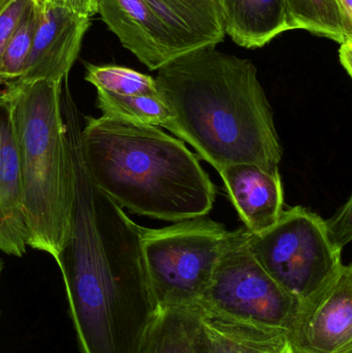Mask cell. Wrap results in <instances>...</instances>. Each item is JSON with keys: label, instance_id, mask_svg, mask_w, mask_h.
Instances as JSON below:
<instances>
[{"label": "cell", "instance_id": "cell-23", "mask_svg": "<svg viewBox=\"0 0 352 353\" xmlns=\"http://www.w3.org/2000/svg\"><path fill=\"white\" fill-rule=\"evenodd\" d=\"M47 2L68 8L87 18L91 19L97 14V0H47Z\"/></svg>", "mask_w": 352, "mask_h": 353}, {"label": "cell", "instance_id": "cell-21", "mask_svg": "<svg viewBox=\"0 0 352 353\" xmlns=\"http://www.w3.org/2000/svg\"><path fill=\"white\" fill-rule=\"evenodd\" d=\"M352 199L338 209L334 216L326 220L327 228L335 246L342 250L352 238Z\"/></svg>", "mask_w": 352, "mask_h": 353}, {"label": "cell", "instance_id": "cell-29", "mask_svg": "<svg viewBox=\"0 0 352 353\" xmlns=\"http://www.w3.org/2000/svg\"><path fill=\"white\" fill-rule=\"evenodd\" d=\"M34 2H37V3H45V2H47V0H34Z\"/></svg>", "mask_w": 352, "mask_h": 353}, {"label": "cell", "instance_id": "cell-26", "mask_svg": "<svg viewBox=\"0 0 352 353\" xmlns=\"http://www.w3.org/2000/svg\"><path fill=\"white\" fill-rule=\"evenodd\" d=\"M14 1V0H0V16L6 12V8Z\"/></svg>", "mask_w": 352, "mask_h": 353}, {"label": "cell", "instance_id": "cell-4", "mask_svg": "<svg viewBox=\"0 0 352 353\" xmlns=\"http://www.w3.org/2000/svg\"><path fill=\"white\" fill-rule=\"evenodd\" d=\"M27 246L57 259L72 228V176L61 83L10 81Z\"/></svg>", "mask_w": 352, "mask_h": 353}, {"label": "cell", "instance_id": "cell-20", "mask_svg": "<svg viewBox=\"0 0 352 353\" xmlns=\"http://www.w3.org/2000/svg\"><path fill=\"white\" fill-rule=\"evenodd\" d=\"M39 21V8L34 0L25 10L18 27L10 37L0 62V84L6 85L22 76L32 47Z\"/></svg>", "mask_w": 352, "mask_h": 353}, {"label": "cell", "instance_id": "cell-18", "mask_svg": "<svg viewBox=\"0 0 352 353\" xmlns=\"http://www.w3.org/2000/svg\"><path fill=\"white\" fill-rule=\"evenodd\" d=\"M96 107L105 117L158 128H163L169 118V111L158 95L123 97L97 89Z\"/></svg>", "mask_w": 352, "mask_h": 353}, {"label": "cell", "instance_id": "cell-28", "mask_svg": "<svg viewBox=\"0 0 352 353\" xmlns=\"http://www.w3.org/2000/svg\"><path fill=\"white\" fill-rule=\"evenodd\" d=\"M281 353H293V350H291V346H287V348H285L284 350H283Z\"/></svg>", "mask_w": 352, "mask_h": 353}, {"label": "cell", "instance_id": "cell-7", "mask_svg": "<svg viewBox=\"0 0 352 353\" xmlns=\"http://www.w3.org/2000/svg\"><path fill=\"white\" fill-rule=\"evenodd\" d=\"M247 234L246 228L229 230L210 285L196 307L217 316L287 333L299 304L254 259Z\"/></svg>", "mask_w": 352, "mask_h": 353}, {"label": "cell", "instance_id": "cell-16", "mask_svg": "<svg viewBox=\"0 0 352 353\" xmlns=\"http://www.w3.org/2000/svg\"><path fill=\"white\" fill-rule=\"evenodd\" d=\"M142 353H209L200 309L157 311Z\"/></svg>", "mask_w": 352, "mask_h": 353}, {"label": "cell", "instance_id": "cell-13", "mask_svg": "<svg viewBox=\"0 0 352 353\" xmlns=\"http://www.w3.org/2000/svg\"><path fill=\"white\" fill-rule=\"evenodd\" d=\"M171 39L176 58L216 48L225 37L219 0H144Z\"/></svg>", "mask_w": 352, "mask_h": 353}, {"label": "cell", "instance_id": "cell-3", "mask_svg": "<svg viewBox=\"0 0 352 353\" xmlns=\"http://www.w3.org/2000/svg\"><path fill=\"white\" fill-rule=\"evenodd\" d=\"M83 163L89 178L130 213L179 222L208 215L216 188L183 141L158 126L85 117Z\"/></svg>", "mask_w": 352, "mask_h": 353}, {"label": "cell", "instance_id": "cell-11", "mask_svg": "<svg viewBox=\"0 0 352 353\" xmlns=\"http://www.w3.org/2000/svg\"><path fill=\"white\" fill-rule=\"evenodd\" d=\"M218 173L248 232L262 234L278 221L284 203L279 172L253 163H234Z\"/></svg>", "mask_w": 352, "mask_h": 353}, {"label": "cell", "instance_id": "cell-19", "mask_svg": "<svg viewBox=\"0 0 352 353\" xmlns=\"http://www.w3.org/2000/svg\"><path fill=\"white\" fill-rule=\"evenodd\" d=\"M85 80L99 90L123 97H155L156 83L153 77L118 65L86 64Z\"/></svg>", "mask_w": 352, "mask_h": 353}, {"label": "cell", "instance_id": "cell-15", "mask_svg": "<svg viewBox=\"0 0 352 353\" xmlns=\"http://www.w3.org/2000/svg\"><path fill=\"white\" fill-rule=\"evenodd\" d=\"M200 312L209 353H281L289 345L280 330Z\"/></svg>", "mask_w": 352, "mask_h": 353}, {"label": "cell", "instance_id": "cell-2", "mask_svg": "<svg viewBox=\"0 0 352 353\" xmlns=\"http://www.w3.org/2000/svg\"><path fill=\"white\" fill-rule=\"evenodd\" d=\"M154 79L169 111L163 128L215 170L253 163L279 172L282 146L251 60L205 48L172 60Z\"/></svg>", "mask_w": 352, "mask_h": 353}, {"label": "cell", "instance_id": "cell-1", "mask_svg": "<svg viewBox=\"0 0 352 353\" xmlns=\"http://www.w3.org/2000/svg\"><path fill=\"white\" fill-rule=\"evenodd\" d=\"M72 176V228L55 259L80 353H142L156 316L142 226L89 178L81 125L65 124Z\"/></svg>", "mask_w": 352, "mask_h": 353}, {"label": "cell", "instance_id": "cell-10", "mask_svg": "<svg viewBox=\"0 0 352 353\" xmlns=\"http://www.w3.org/2000/svg\"><path fill=\"white\" fill-rule=\"evenodd\" d=\"M107 28L150 70L176 59L171 39L144 0H97Z\"/></svg>", "mask_w": 352, "mask_h": 353}, {"label": "cell", "instance_id": "cell-14", "mask_svg": "<svg viewBox=\"0 0 352 353\" xmlns=\"http://www.w3.org/2000/svg\"><path fill=\"white\" fill-rule=\"evenodd\" d=\"M225 35L246 49L262 48L289 31L287 0H219Z\"/></svg>", "mask_w": 352, "mask_h": 353}, {"label": "cell", "instance_id": "cell-8", "mask_svg": "<svg viewBox=\"0 0 352 353\" xmlns=\"http://www.w3.org/2000/svg\"><path fill=\"white\" fill-rule=\"evenodd\" d=\"M287 336L293 353H352L351 263L298 306Z\"/></svg>", "mask_w": 352, "mask_h": 353}, {"label": "cell", "instance_id": "cell-22", "mask_svg": "<svg viewBox=\"0 0 352 353\" xmlns=\"http://www.w3.org/2000/svg\"><path fill=\"white\" fill-rule=\"evenodd\" d=\"M33 0H14L0 16V62L10 37Z\"/></svg>", "mask_w": 352, "mask_h": 353}, {"label": "cell", "instance_id": "cell-25", "mask_svg": "<svg viewBox=\"0 0 352 353\" xmlns=\"http://www.w3.org/2000/svg\"><path fill=\"white\" fill-rule=\"evenodd\" d=\"M344 21L345 33L352 37V0H337Z\"/></svg>", "mask_w": 352, "mask_h": 353}, {"label": "cell", "instance_id": "cell-24", "mask_svg": "<svg viewBox=\"0 0 352 353\" xmlns=\"http://www.w3.org/2000/svg\"><path fill=\"white\" fill-rule=\"evenodd\" d=\"M339 58L341 64L346 70L349 77L352 76V39H347L344 43H340L339 49Z\"/></svg>", "mask_w": 352, "mask_h": 353}, {"label": "cell", "instance_id": "cell-12", "mask_svg": "<svg viewBox=\"0 0 352 353\" xmlns=\"http://www.w3.org/2000/svg\"><path fill=\"white\" fill-rule=\"evenodd\" d=\"M20 163L8 95L0 93V251L12 256L26 253Z\"/></svg>", "mask_w": 352, "mask_h": 353}, {"label": "cell", "instance_id": "cell-27", "mask_svg": "<svg viewBox=\"0 0 352 353\" xmlns=\"http://www.w3.org/2000/svg\"><path fill=\"white\" fill-rule=\"evenodd\" d=\"M2 270H3V261L0 259V276H1ZM0 315H1V311H0Z\"/></svg>", "mask_w": 352, "mask_h": 353}, {"label": "cell", "instance_id": "cell-17", "mask_svg": "<svg viewBox=\"0 0 352 353\" xmlns=\"http://www.w3.org/2000/svg\"><path fill=\"white\" fill-rule=\"evenodd\" d=\"M287 23L289 31L303 29L338 43L352 39L337 0H287Z\"/></svg>", "mask_w": 352, "mask_h": 353}, {"label": "cell", "instance_id": "cell-9", "mask_svg": "<svg viewBox=\"0 0 352 353\" xmlns=\"http://www.w3.org/2000/svg\"><path fill=\"white\" fill-rule=\"evenodd\" d=\"M37 6L39 21L32 47L22 76L14 81L62 84L78 59L91 19L49 2Z\"/></svg>", "mask_w": 352, "mask_h": 353}, {"label": "cell", "instance_id": "cell-5", "mask_svg": "<svg viewBox=\"0 0 352 353\" xmlns=\"http://www.w3.org/2000/svg\"><path fill=\"white\" fill-rule=\"evenodd\" d=\"M229 234L225 224L207 216L157 230L142 226L143 254L158 310L198 306Z\"/></svg>", "mask_w": 352, "mask_h": 353}, {"label": "cell", "instance_id": "cell-6", "mask_svg": "<svg viewBox=\"0 0 352 353\" xmlns=\"http://www.w3.org/2000/svg\"><path fill=\"white\" fill-rule=\"evenodd\" d=\"M247 245L260 267L299 305L322 290L343 265L342 250L331 240L326 220L304 207L283 210L262 234L248 232Z\"/></svg>", "mask_w": 352, "mask_h": 353}]
</instances>
